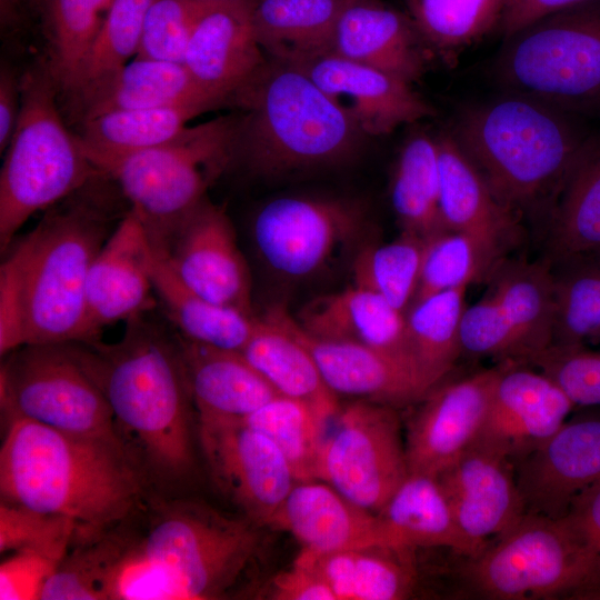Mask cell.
<instances>
[{"label": "cell", "instance_id": "1", "mask_svg": "<svg viewBox=\"0 0 600 600\" xmlns=\"http://www.w3.org/2000/svg\"><path fill=\"white\" fill-rule=\"evenodd\" d=\"M98 203L68 201L4 251L0 352L37 343L93 342L86 290L91 264L114 227Z\"/></svg>", "mask_w": 600, "mask_h": 600}, {"label": "cell", "instance_id": "2", "mask_svg": "<svg viewBox=\"0 0 600 600\" xmlns=\"http://www.w3.org/2000/svg\"><path fill=\"white\" fill-rule=\"evenodd\" d=\"M4 418L3 501L70 519L80 544L101 539L137 507L141 472L122 444Z\"/></svg>", "mask_w": 600, "mask_h": 600}, {"label": "cell", "instance_id": "3", "mask_svg": "<svg viewBox=\"0 0 600 600\" xmlns=\"http://www.w3.org/2000/svg\"><path fill=\"white\" fill-rule=\"evenodd\" d=\"M143 316L126 322L123 337L116 343L97 340L73 346L104 394L134 463L138 456L139 470L174 483L194 464L193 401L177 338Z\"/></svg>", "mask_w": 600, "mask_h": 600}, {"label": "cell", "instance_id": "4", "mask_svg": "<svg viewBox=\"0 0 600 600\" xmlns=\"http://www.w3.org/2000/svg\"><path fill=\"white\" fill-rule=\"evenodd\" d=\"M451 131L498 202L544 230L590 136L573 113L511 92L468 108Z\"/></svg>", "mask_w": 600, "mask_h": 600}, {"label": "cell", "instance_id": "5", "mask_svg": "<svg viewBox=\"0 0 600 600\" xmlns=\"http://www.w3.org/2000/svg\"><path fill=\"white\" fill-rule=\"evenodd\" d=\"M232 103L244 110L236 160L263 177L342 164L368 138L302 68L279 60L268 58Z\"/></svg>", "mask_w": 600, "mask_h": 600}, {"label": "cell", "instance_id": "6", "mask_svg": "<svg viewBox=\"0 0 600 600\" xmlns=\"http://www.w3.org/2000/svg\"><path fill=\"white\" fill-rule=\"evenodd\" d=\"M238 129L239 117L221 116L152 148L89 159L117 182L152 248L164 252L211 183L236 161Z\"/></svg>", "mask_w": 600, "mask_h": 600}, {"label": "cell", "instance_id": "7", "mask_svg": "<svg viewBox=\"0 0 600 600\" xmlns=\"http://www.w3.org/2000/svg\"><path fill=\"white\" fill-rule=\"evenodd\" d=\"M20 84V113L0 172L2 253L32 214L101 176L78 136L64 124L59 91L44 58L23 73Z\"/></svg>", "mask_w": 600, "mask_h": 600}, {"label": "cell", "instance_id": "8", "mask_svg": "<svg viewBox=\"0 0 600 600\" xmlns=\"http://www.w3.org/2000/svg\"><path fill=\"white\" fill-rule=\"evenodd\" d=\"M496 74L507 92L570 113L600 108V0L570 7L504 39Z\"/></svg>", "mask_w": 600, "mask_h": 600}, {"label": "cell", "instance_id": "9", "mask_svg": "<svg viewBox=\"0 0 600 600\" xmlns=\"http://www.w3.org/2000/svg\"><path fill=\"white\" fill-rule=\"evenodd\" d=\"M471 560L468 584L487 599H577L600 589V557L568 516L524 513Z\"/></svg>", "mask_w": 600, "mask_h": 600}, {"label": "cell", "instance_id": "10", "mask_svg": "<svg viewBox=\"0 0 600 600\" xmlns=\"http://www.w3.org/2000/svg\"><path fill=\"white\" fill-rule=\"evenodd\" d=\"M261 527L198 502H174L136 542L177 583L183 600L219 599L250 564Z\"/></svg>", "mask_w": 600, "mask_h": 600}, {"label": "cell", "instance_id": "11", "mask_svg": "<svg viewBox=\"0 0 600 600\" xmlns=\"http://www.w3.org/2000/svg\"><path fill=\"white\" fill-rule=\"evenodd\" d=\"M8 354L0 374L4 417L122 444L108 401L72 342L26 344Z\"/></svg>", "mask_w": 600, "mask_h": 600}, {"label": "cell", "instance_id": "12", "mask_svg": "<svg viewBox=\"0 0 600 600\" xmlns=\"http://www.w3.org/2000/svg\"><path fill=\"white\" fill-rule=\"evenodd\" d=\"M330 422L316 480L378 513L409 474L397 408L352 400L341 404Z\"/></svg>", "mask_w": 600, "mask_h": 600}, {"label": "cell", "instance_id": "13", "mask_svg": "<svg viewBox=\"0 0 600 600\" xmlns=\"http://www.w3.org/2000/svg\"><path fill=\"white\" fill-rule=\"evenodd\" d=\"M367 209L336 197L284 196L264 203L251 223L266 266L292 280L316 276L366 229Z\"/></svg>", "mask_w": 600, "mask_h": 600}, {"label": "cell", "instance_id": "14", "mask_svg": "<svg viewBox=\"0 0 600 600\" xmlns=\"http://www.w3.org/2000/svg\"><path fill=\"white\" fill-rule=\"evenodd\" d=\"M198 440L219 490L263 528L297 482L279 448L241 419L198 417Z\"/></svg>", "mask_w": 600, "mask_h": 600}, {"label": "cell", "instance_id": "15", "mask_svg": "<svg viewBox=\"0 0 600 600\" xmlns=\"http://www.w3.org/2000/svg\"><path fill=\"white\" fill-rule=\"evenodd\" d=\"M156 252L201 297L252 314L250 270L223 208L206 198L183 222L168 249Z\"/></svg>", "mask_w": 600, "mask_h": 600}, {"label": "cell", "instance_id": "16", "mask_svg": "<svg viewBox=\"0 0 600 600\" xmlns=\"http://www.w3.org/2000/svg\"><path fill=\"white\" fill-rule=\"evenodd\" d=\"M500 366L439 383L407 423L409 472L437 477L478 439Z\"/></svg>", "mask_w": 600, "mask_h": 600}, {"label": "cell", "instance_id": "17", "mask_svg": "<svg viewBox=\"0 0 600 600\" xmlns=\"http://www.w3.org/2000/svg\"><path fill=\"white\" fill-rule=\"evenodd\" d=\"M506 361L492 389L487 417L474 443L518 462L568 419L576 407L546 373Z\"/></svg>", "mask_w": 600, "mask_h": 600}, {"label": "cell", "instance_id": "18", "mask_svg": "<svg viewBox=\"0 0 600 600\" xmlns=\"http://www.w3.org/2000/svg\"><path fill=\"white\" fill-rule=\"evenodd\" d=\"M516 478L524 513L564 517L576 497L600 482V413L566 420L518 461Z\"/></svg>", "mask_w": 600, "mask_h": 600}, {"label": "cell", "instance_id": "19", "mask_svg": "<svg viewBox=\"0 0 600 600\" xmlns=\"http://www.w3.org/2000/svg\"><path fill=\"white\" fill-rule=\"evenodd\" d=\"M323 90L336 106L369 137L436 114L412 84L373 67L327 52L296 64Z\"/></svg>", "mask_w": 600, "mask_h": 600}, {"label": "cell", "instance_id": "20", "mask_svg": "<svg viewBox=\"0 0 600 600\" xmlns=\"http://www.w3.org/2000/svg\"><path fill=\"white\" fill-rule=\"evenodd\" d=\"M256 1H212L187 47L183 64L220 106L232 102L268 59L254 32Z\"/></svg>", "mask_w": 600, "mask_h": 600}, {"label": "cell", "instance_id": "21", "mask_svg": "<svg viewBox=\"0 0 600 600\" xmlns=\"http://www.w3.org/2000/svg\"><path fill=\"white\" fill-rule=\"evenodd\" d=\"M153 257L141 222L129 210L100 248L89 271L86 301L93 341L103 327L128 322L154 306Z\"/></svg>", "mask_w": 600, "mask_h": 600}, {"label": "cell", "instance_id": "22", "mask_svg": "<svg viewBox=\"0 0 600 600\" xmlns=\"http://www.w3.org/2000/svg\"><path fill=\"white\" fill-rule=\"evenodd\" d=\"M462 533L480 552L523 516V501L512 462L473 443L437 476Z\"/></svg>", "mask_w": 600, "mask_h": 600}, {"label": "cell", "instance_id": "23", "mask_svg": "<svg viewBox=\"0 0 600 600\" xmlns=\"http://www.w3.org/2000/svg\"><path fill=\"white\" fill-rule=\"evenodd\" d=\"M268 528L291 533L303 551L313 554L397 547L377 513L321 480L297 481Z\"/></svg>", "mask_w": 600, "mask_h": 600}, {"label": "cell", "instance_id": "24", "mask_svg": "<svg viewBox=\"0 0 600 600\" xmlns=\"http://www.w3.org/2000/svg\"><path fill=\"white\" fill-rule=\"evenodd\" d=\"M283 318L312 354L327 387L336 396L393 408L421 401L431 390L409 364L380 350L307 333L284 309Z\"/></svg>", "mask_w": 600, "mask_h": 600}, {"label": "cell", "instance_id": "25", "mask_svg": "<svg viewBox=\"0 0 600 600\" xmlns=\"http://www.w3.org/2000/svg\"><path fill=\"white\" fill-rule=\"evenodd\" d=\"M331 52L418 82L434 59L411 19L381 0H347L338 18Z\"/></svg>", "mask_w": 600, "mask_h": 600}, {"label": "cell", "instance_id": "26", "mask_svg": "<svg viewBox=\"0 0 600 600\" xmlns=\"http://www.w3.org/2000/svg\"><path fill=\"white\" fill-rule=\"evenodd\" d=\"M440 212L449 231L468 234L503 259L519 242L521 221L498 202L451 130L436 134Z\"/></svg>", "mask_w": 600, "mask_h": 600}, {"label": "cell", "instance_id": "27", "mask_svg": "<svg viewBox=\"0 0 600 600\" xmlns=\"http://www.w3.org/2000/svg\"><path fill=\"white\" fill-rule=\"evenodd\" d=\"M294 319L313 337L380 350L418 372L409 351L404 312L376 292L353 284L314 298Z\"/></svg>", "mask_w": 600, "mask_h": 600}, {"label": "cell", "instance_id": "28", "mask_svg": "<svg viewBox=\"0 0 600 600\" xmlns=\"http://www.w3.org/2000/svg\"><path fill=\"white\" fill-rule=\"evenodd\" d=\"M177 340L198 417L243 419L279 394L240 351Z\"/></svg>", "mask_w": 600, "mask_h": 600}, {"label": "cell", "instance_id": "29", "mask_svg": "<svg viewBox=\"0 0 600 600\" xmlns=\"http://www.w3.org/2000/svg\"><path fill=\"white\" fill-rule=\"evenodd\" d=\"M240 352L279 394L306 401L331 418L340 409L339 397L327 387L312 354L287 324L282 308L256 319Z\"/></svg>", "mask_w": 600, "mask_h": 600}, {"label": "cell", "instance_id": "30", "mask_svg": "<svg viewBox=\"0 0 600 600\" xmlns=\"http://www.w3.org/2000/svg\"><path fill=\"white\" fill-rule=\"evenodd\" d=\"M412 550L384 546L323 554L301 550L296 561L313 568L337 600H401L416 584Z\"/></svg>", "mask_w": 600, "mask_h": 600}, {"label": "cell", "instance_id": "31", "mask_svg": "<svg viewBox=\"0 0 600 600\" xmlns=\"http://www.w3.org/2000/svg\"><path fill=\"white\" fill-rule=\"evenodd\" d=\"M220 107L194 81L183 63L134 57L76 111L81 122L99 114L131 109Z\"/></svg>", "mask_w": 600, "mask_h": 600}, {"label": "cell", "instance_id": "32", "mask_svg": "<svg viewBox=\"0 0 600 600\" xmlns=\"http://www.w3.org/2000/svg\"><path fill=\"white\" fill-rule=\"evenodd\" d=\"M550 263L600 251V132L572 162L544 230Z\"/></svg>", "mask_w": 600, "mask_h": 600}, {"label": "cell", "instance_id": "33", "mask_svg": "<svg viewBox=\"0 0 600 600\" xmlns=\"http://www.w3.org/2000/svg\"><path fill=\"white\" fill-rule=\"evenodd\" d=\"M377 514L397 547H444L470 558L480 553L460 530L434 476L409 472Z\"/></svg>", "mask_w": 600, "mask_h": 600}, {"label": "cell", "instance_id": "34", "mask_svg": "<svg viewBox=\"0 0 600 600\" xmlns=\"http://www.w3.org/2000/svg\"><path fill=\"white\" fill-rule=\"evenodd\" d=\"M510 322L520 349V362L552 344L554 297L550 263L503 258L488 279Z\"/></svg>", "mask_w": 600, "mask_h": 600}, {"label": "cell", "instance_id": "35", "mask_svg": "<svg viewBox=\"0 0 600 600\" xmlns=\"http://www.w3.org/2000/svg\"><path fill=\"white\" fill-rule=\"evenodd\" d=\"M347 0H257L253 27L267 58L301 64L331 51Z\"/></svg>", "mask_w": 600, "mask_h": 600}, {"label": "cell", "instance_id": "36", "mask_svg": "<svg viewBox=\"0 0 600 600\" xmlns=\"http://www.w3.org/2000/svg\"><path fill=\"white\" fill-rule=\"evenodd\" d=\"M153 291L180 336L202 344L240 351L257 317L213 303L188 288L153 250Z\"/></svg>", "mask_w": 600, "mask_h": 600}, {"label": "cell", "instance_id": "37", "mask_svg": "<svg viewBox=\"0 0 600 600\" xmlns=\"http://www.w3.org/2000/svg\"><path fill=\"white\" fill-rule=\"evenodd\" d=\"M436 134H409L398 153L390 181V201L401 232L429 239L448 231L440 212Z\"/></svg>", "mask_w": 600, "mask_h": 600}, {"label": "cell", "instance_id": "38", "mask_svg": "<svg viewBox=\"0 0 600 600\" xmlns=\"http://www.w3.org/2000/svg\"><path fill=\"white\" fill-rule=\"evenodd\" d=\"M467 288L441 291L411 303L406 329L411 359L430 389L441 383L461 356L460 322Z\"/></svg>", "mask_w": 600, "mask_h": 600}, {"label": "cell", "instance_id": "39", "mask_svg": "<svg viewBox=\"0 0 600 600\" xmlns=\"http://www.w3.org/2000/svg\"><path fill=\"white\" fill-rule=\"evenodd\" d=\"M47 42L46 62L64 97L73 87L113 0H31Z\"/></svg>", "mask_w": 600, "mask_h": 600}, {"label": "cell", "instance_id": "40", "mask_svg": "<svg viewBox=\"0 0 600 600\" xmlns=\"http://www.w3.org/2000/svg\"><path fill=\"white\" fill-rule=\"evenodd\" d=\"M507 0H406L434 59L452 66L471 46L500 28Z\"/></svg>", "mask_w": 600, "mask_h": 600}, {"label": "cell", "instance_id": "41", "mask_svg": "<svg viewBox=\"0 0 600 600\" xmlns=\"http://www.w3.org/2000/svg\"><path fill=\"white\" fill-rule=\"evenodd\" d=\"M203 112L188 106L116 110L81 122L77 136L88 158L124 154L169 141Z\"/></svg>", "mask_w": 600, "mask_h": 600}, {"label": "cell", "instance_id": "42", "mask_svg": "<svg viewBox=\"0 0 600 600\" xmlns=\"http://www.w3.org/2000/svg\"><path fill=\"white\" fill-rule=\"evenodd\" d=\"M550 266L554 297L551 346L600 342V254L572 256Z\"/></svg>", "mask_w": 600, "mask_h": 600}, {"label": "cell", "instance_id": "43", "mask_svg": "<svg viewBox=\"0 0 600 600\" xmlns=\"http://www.w3.org/2000/svg\"><path fill=\"white\" fill-rule=\"evenodd\" d=\"M152 1H112L73 87L63 97L73 110L77 111L137 56L144 18Z\"/></svg>", "mask_w": 600, "mask_h": 600}, {"label": "cell", "instance_id": "44", "mask_svg": "<svg viewBox=\"0 0 600 600\" xmlns=\"http://www.w3.org/2000/svg\"><path fill=\"white\" fill-rule=\"evenodd\" d=\"M331 419L306 401L278 394L241 420L279 448L297 481H307L316 480L319 452Z\"/></svg>", "mask_w": 600, "mask_h": 600}, {"label": "cell", "instance_id": "45", "mask_svg": "<svg viewBox=\"0 0 600 600\" xmlns=\"http://www.w3.org/2000/svg\"><path fill=\"white\" fill-rule=\"evenodd\" d=\"M426 239L401 232L387 243L363 247L352 263L353 284L378 293L406 313L421 272Z\"/></svg>", "mask_w": 600, "mask_h": 600}, {"label": "cell", "instance_id": "46", "mask_svg": "<svg viewBox=\"0 0 600 600\" xmlns=\"http://www.w3.org/2000/svg\"><path fill=\"white\" fill-rule=\"evenodd\" d=\"M502 260L474 238L444 231L426 240L420 279L412 302L488 280Z\"/></svg>", "mask_w": 600, "mask_h": 600}, {"label": "cell", "instance_id": "47", "mask_svg": "<svg viewBox=\"0 0 600 600\" xmlns=\"http://www.w3.org/2000/svg\"><path fill=\"white\" fill-rule=\"evenodd\" d=\"M76 539L77 529L70 519L1 500V553L34 550L62 561Z\"/></svg>", "mask_w": 600, "mask_h": 600}, {"label": "cell", "instance_id": "48", "mask_svg": "<svg viewBox=\"0 0 600 600\" xmlns=\"http://www.w3.org/2000/svg\"><path fill=\"white\" fill-rule=\"evenodd\" d=\"M214 0H153L136 57L183 63L193 30Z\"/></svg>", "mask_w": 600, "mask_h": 600}, {"label": "cell", "instance_id": "49", "mask_svg": "<svg viewBox=\"0 0 600 600\" xmlns=\"http://www.w3.org/2000/svg\"><path fill=\"white\" fill-rule=\"evenodd\" d=\"M461 354L520 362L516 333L497 298L488 292L466 307L460 322Z\"/></svg>", "mask_w": 600, "mask_h": 600}, {"label": "cell", "instance_id": "50", "mask_svg": "<svg viewBox=\"0 0 600 600\" xmlns=\"http://www.w3.org/2000/svg\"><path fill=\"white\" fill-rule=\"evenodd\" d=\"M529 362L550 377L576 406H600V352L584 346H551Z\"/></svg>", "mask_w": 600, "mask_h": 600}, {"label": "cell", "instance_id": "51", "mask_svg": "<svg viewBox=\"0 0 600 600\" xmlns=\"http://www.w3.org/2000/svg\"><path fill=\"white\" fill-rule=\"evenodd\" d=\"M100 541L80 544L67 554L40 593L41 600H102Z\"/></svg>", "mask_w": 600, "mask_h": 600}, {"label": "cell", "instance_id": "52", "mask_svg": "<svg viewBox=\"0 0 600 600\" xmlns=\"http://www.w3.org/2000/svg\"><path fill=\"white\" fill-rule=\"evenodd\" d=\"M60 563L34 550L12 552L0 566V599H39L42 588Z\"/></svg>", "mask_w": 600, "mask_h": 600}, {"label": "cell", "instance_id": "53", "mask_svg": "<svg viewBox=\"0 0 600 600\" xmlns=\"http://www.w3.org/2000/svg\"><path fill=\"white\" fill-rule=\"evenodd\" d=\"M266 594L273 600H337L313 568L296 560L289 569L270 579Z\"/></svg>", "mask_w": 600, "mask_h": 600}, {"label": "cell", "instance_id": "54", "mask_svg": "<svg viewBox=\"0 0 600 600\" xmlns=\"http://www.w3.org/2000/svg\"><path fill=\"white\" fill-rule=\"evenodd\" d=\"M591 0H507L499 31L503 39L553 12Z\"/></svg>", "mask_w": 600, "mask_h": 600}, {"label": "cell", "instance_id": "55", "mask_svg": "<svg viewBox=\"0 0 600 600\" xmlns=\"http://www.w3.org/2000/svg\"><path fill=\"white\" fill-rule=\"evenodd\" d=\"M566 516L600 557V482L576 497Z\"/></svg>", "mask_w": 600, "mask_h": 600}, {"label": "cell", "instance_id": "56", "mask_svg": "<svg viewBox=\"0 0 600 600\" xmlns=\"http://www.w3.org/2000/svg\"><path fill=\"white\" fill-rule=\"evenodd\" d=\"M21 103L20 79L7 64L0 71V151L7 150L13 136Z\"/></svg>", "mask_w": 600, "mask_h": 600}, {"label": "cell", "instance_id": "57", "mask_svg": "<svg viewBox=\"0 0 600 600\" xmlns=\"http://www.w3.org/2000/svg\"><path fill=\"white\" fill-rule=\"evenodd\" d=\"M20 0H1V30L2 32H13L22 22Z\"/></svg>", "mask_w": 600, "mask_h": 600}, {"label": "cell", "instance_id": "58", "mask_svg": "<svg viewBox=\"0 0 600 600\" xmlns=\"http://www.w3.org/2000/svg\"><path fill=\"white\" fill-rule=\"evenodd\" d=\"M576 600H600V589L584 592L578 596Z\"/></svg>", "mask_w": 600, "mask_h": 600}, {"label": "cell", "instance_id": "59", "mask_svg": "<svg viewBox=\"0 0 600 600\" xmlns=\"http://www.w3.org/2000/svg\"><path fill=\"white\" fill-rule=\"evenodd\" d=\"M229 1H240V0H229Z\"/></svg>", "mask_w": 600, "mask_h": 600}, {"label": "cell", "instance_id": "60", "mask_svg": "<svg viewBox=\"0 0 600 600\" xmlns=\"http://www.w3.org/2000/svg\"><path fill=\"white\" fill-rule=\"evenodd\" d=\"M597 254H600V251L599 252H596Z\"/></svg>", "mask_w": 600, "mask_h": 600}]
</instances>
